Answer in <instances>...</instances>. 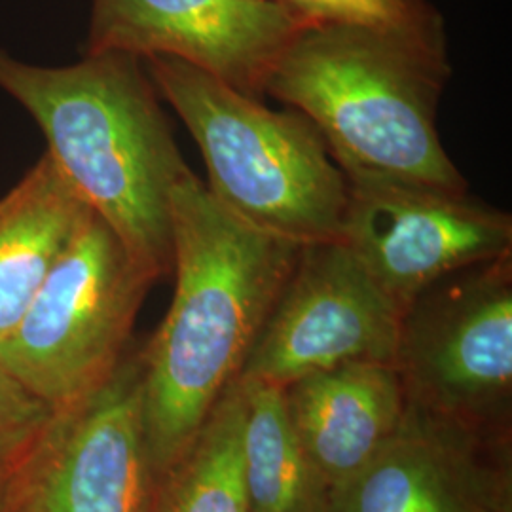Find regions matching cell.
Returning a JSON list of instances; mask_svg holds the SVG:
<instances>
[{
    "instance_id": "cell-11",
    "label": "cell",
    "mask_w": 512,
    "mask_h": 512,
    "mask_svg": "<svg viewBox=\"0 0 512 512\" xmlns=\"http://www.w3.org/2000/svg\"><path fill=\"white\" fill-rule=\"evenodd\" d=\"M332 512H512L511 431L406 401L399 431L332 495Z\"/></svg>"
},
{
    "instance_id": "cell-9",
    "label": "cell",
    "mask_w": 512,
    "mask_h": 512,
    "mask_svg": "<svg viewBox=\"0 0 512 512\" xmlns=\"http://www.w3.org/2000/svg\"><path fill=\"white\" fill-rule=\"evenodd\" d=\"M340 239L401 308L446 275L512 255L509 213L427 184L348 179Z\"/></svg>"
},
{
    "instance_id": "cell-3",
    "label": "cell",
    "mask_w": 512,
    "mask_h": 512,
    "mask_svg": "<svg viewBox=\"0 0 512 512\" xmlns=\"http://www.w3.org/2000/svg\"><path fill=\"white\" fill-rule=\"evenodd\" d=\"M446 37L306 23L266 82L302 114L348 179L467 190L440 143Z\"/></svg>"
},
{
    "instance_id": "cell-16",
    "label": "cell",
    "mask_w": 512,
    "mask_h": 512,
    "mask_svg": "<svg viewBox=\"0 0 512 512\" xmlns=\"http://www.w3.org/2000/svg\"><path fill=\"white\" fill-rule=\"evenodd\" d=\"M315 25H348L418 37H444V25L429 0H277Z\"/></svg>"
},
{
    "instance_id": "cell-10",
    "label": "cell",
    "mask_w": 512,
    "mask_h": 512,
    "mask_svg": "<svg viewBox=\"0 0 512 512\" xmlns=\"http://www.w3.org/2000/svg\"><path fill=\"white\" fill-rule=\"evenodd\" d=\"M304 25L277 0H93L86 54L175 57L260 97Z\"/></svg>"
},
{
    "instance_id": "cell-2",
    "label": "cell",
    "mask_w": 512,
    "mask_h": 512,
    "mask_svg": "<svg viewBox=\"0 0 512 512\" xmlns=\"http://www.w3.org/2000/svg\"><path fill=\"white\" fill-rule=\"evenodd\" d=\"M141 63L101 52L42 67L0 50V90L37 122L76 194L160 279L173 270L171 192L190 167Z\"/></svg>"
},
{
    "instance_id": "cell-7",
    "label": "cell",
    "mask_w": 512,
    "mask_h": 512,
    "mask_svg": "<svg viewBox=\"0 0 512 512\" xmlns=\"http://www.w3.org/2000/svg\"><path fill=\"white\" fill-rule=\"evenodd\" d=\"M160 484L145 427L141 348L59 412L23 461L6 512H148Z\"/></svg>"
},
{
    "instance_id": "cell-5",
    "label": "cell",
    "mask_w": 512,
    "mask_h": 512,
    "mask_svg": "<svg viewBox=\"0 0 512 512\" xmlns=\"http://www.w3.org/2000/svg\"><path fill=\"white\" fill-rule=\"evenodd\" d=\"M156 281L93 215L0 340V366L52 412L80 403L126 357L137 313Z\"/></svg>"
},
{
    "instance_id": "cell-17",
    "label": "cell",
    "mask_w": 512,
    "mask_h": 512,
    "mask_svg": "<svg viewBox=\"0 0 512 512\" xmlns=\"http://www.w3.org/2000/svg\"><path fill=\"white\" fill-rule=\"evenodd\" d=\"M52 410L0 366V450H23L37 440Z\"/></svg>"
},
{
    "instance_id": "cell-18",
    "label": "cell",
    "mask_w": 512,
    "mask_h": 512,
    "mask_svg": "<svg viewBox=\"0 0 512 512\" xmlns=\"http://www.w3.org/2000/svg\"><path fill=\"white\" fill-rule=\"evenodd\" d=\"M33 444L29 448H23V450H0V512H6V509H8V503H10V497L14 492L21 465H23L25 458L29 456Z\"/></svg>"
},
{
    "instance_id": "cell-6",
    "label": "cell",
    "mask_w": 512,
    "mask_h": 512,
    "mask_svg": "<svg viewBox=\"0 0 512 512\" xmlns=\"http://www.w3.org/2000/svg\"><path fill=\"white\" fill-rule=\"evenodd\" d=\"M391 365L408 403L511 431L512 255L421 291L404 308Z\"/></svg>"
},
{
    "instance_id": "cell-14",
    "label": "cell",
    "mask_w": 512,
    "mask_h": 512,
    "mask_svg": "<svg viewBox=\"0 0 512 512\" xmlns=\"http://www.w3.org/2000/svg\"><path fill=\"white\" fill-rule=\"evenodd\" d=\"M241 480L247 512H332V492L298 444L283 387L239 378Z\"/></svg>"
},
{
    "instance_id": "cell-12",
    "label": "cell",
    "mask_w": 512,
    "mask_h": 512,
    "mask_svg": "<svg viewBox=\"0 0 512 512\" xmlns=\"http://www.w3.org/2000/svg\"><path fill=\"white\" fill-rule=\"evenodd\" d=\"M298 444L332 495L382 454L406 412L391 363H348L283 387Z\"/></svg>"
},
{
    "instance_id": "cell-8",
    "label": "cell",
    "mask_w": 512,
    "mask_h": 512,
    "mask_svg": "<svg viewBox=\"0 0 512 512\" xmlns=\"http://www.w3.org/2000/svg\"><path fill=\"white\" fill-rule=\"evenodd\" d=\"M403 308L342 239L300 245L239 378L287 387L348 363H393Z\"/></svg>"
},
{
    "instance_id": "cell-13",
    "label": "cell",
    "mask_w": 512,
    "mask_h": 512,
    "mask_svg": "<svg viewBox=\"0 0 512 512\" xmlns=\"http://www.w3.org/2000/svg\"><path fill=\"white\" fill-rule=\"evenodd\" d=\"M93 215L48 154L0 198V340Z\"/></svg>"
},
{
    "instance_id": "cell-4",
    "label": "cell",
    "mask_w": 512,
    "mask_h": 512,
    "mask_svg": "<svg viewBox=\"0 0 512 512\" xmlns=\"http://www.w3.org/2000/svg\"><path fill=\"white\" fill-rule=\"evenodd\" d=\"M143 61L198 143L209 192L230 213L300 245L340 239L348 177L302 114L268 109L181 59Z\"/></svg>"
},
{
    "instance_id": "cell-1",
    "label": "cell",
    "mask_w": 512,
    "mask_h": 512,
    "mask_svg": "<svg viewBox=\"0 0 512 512\" xmlns=\"http://www.w3.org/2000/svg\"><path fill=\"white\" fill-rule=\"evenodd\" d=\"M171 226L175 294L141 348L148 450L160 478L241 376L300 251L230 213L190 169L173 186Z\"/></svg>"
},
{
    "instance_id": "cell-15",
    "label": "cell",
    "mask_w": 512,
    "mask_h": 512,
    "mask_svg": "<svg viewBox=\"0 0 512 512\" xmlns=\"http://www.w3.org/2000/svg\"><path fill=\"white\" fill-rule=\"evenodd\" d=\"M241 427L243 389L238 378L181 459L160 478L148 512H247Z\"/></svg>"
}]
</instances>
